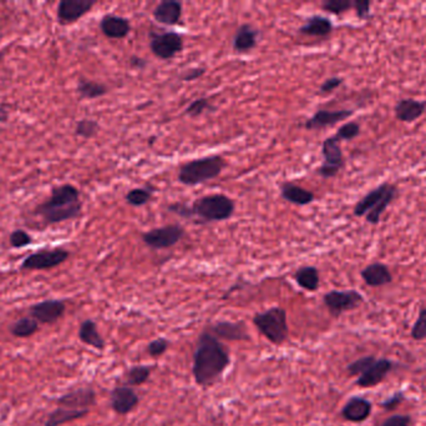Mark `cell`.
Listing matches in <instances>:
<instances>
[{
  "label": "cell",
  "instance_id": "1",
  "mask_svg": "<svg viewBox=\"0 0 426 426\" xmlns=\"http://www.w3.org/2000/svg\"><path fill=\"white\" fill-rule=\"evenodd\" d=\"M230 354L215 335L202 333L194 353L192 375L200 387L215 383L230 365Z\"/></svg>",
  "mask_w": 426,
  "mask_h": 426
},
{
  "label": "cell",
  "instance_id": "2",
  "mask_svg": "<svg viewBox=\"0 0 426 426\" xmlns=\"http://www.w3.org/2000/svg\"><path fill=\"white\" fill-rule=\"evenodd\" d=\"M82 202L80 192L71 184L54 186L50 197L39 204L34 214L43 219L44 224L54 225L80 217Z\"/></svg>",
  "mask_w": 426,
  "mask_h": 426
},
{
  "label": "cell",
  "instance_id": "3",
  "mask_svg": "<svg viewBox=\"0 0 426 426\" xmlns=\"http://www.w3.org/2000/svg\"><path fill=\"white\" fill-rule=\"evenodd\" d=\"M236 204L225 194H212L197 199L189 207L182 202H175L168 205V210L184 219H199L201 223L223 221L234 214Z\"/></svg>",
  "mask_w": 426,
  "mask_h": 426
},
{
  "label": "cell",
  "instance_id": "4",
  "mask_svg": "<svg viewBox=\"0 0 426 426\" xmlns=\"http://www.w3.org/2000/svg\"><path fill=\"white\" fill-rule=\"evenodd\" d=\"M398 194L396 186L384 183L368 193L354 207L356 217L367 215L369 224L378 225L385 209L388 208Z\"/></svg>",
  "mask_w": 426,
  "mask_h": 426
},
{
  "label": "cell",
  "instance_id": "5",
  "mask_svg": "<svg viewBox=\"0 0 426 426\" xmlns=\"http://www.w3.org/2000/svg\"><path fill=\"white\" fill-rule=\"evenodd\" d=\"M226 162L218 155L194 159L182 165L178 171V181L184 185L194 186L216 179L225 169Z\"/></svg>",
  "mask_w": 426,
  "mask_h": 426
},
{
  "label": "cell",
  "instance_id": "6",
  "mask_svg": "<svg viewBox=\"0 0 426 426\" xmlns=\"http://www.w3.org/2000/svg\"><path fill=\"white\" fill-rule=\"evenodd\" d=\"M391 369V361L375 359L374 356H364L348 365V372L351 375H359L356 379V385L361 388H372L382 383Z\"/></svg>",
  "mask_w": 426,
  "mask_h": 426
},
{
  "label": "cell",
  "instance_id": "7",
  "mask_svg": "<svg viewBox=\"0 0 426 426\" xmlns=\"http://www.w3.org/2000/svg\"><path fill=\"white\" fill-rule=\"evenodd\" d=\"M253 324L270 343L281 345L288 338L287 312L283 308L275 306L263 312L256 314Z\"/></svg>",
  "mask_w": 426,
  "mask_h": 426
},
{
  "label": "cell",
  "instance_id": "8",
  "mask_svg": "<svg viewBox=\"0 0 426 426\" xmlns=\"http://www.w3.org/2000/svg\"><path fill=\"white\" fill-rule=\"evenodd\" d=\"M70 257V252L64 248H53V249H42L37 252H32L23 260L20 269L22 270H49L64 264Z\"/></svg>",
  "mask_w": 426,
  "mask_h": 426
},
{
  "label": "cell",
  "instance_id": "9",
  "mask_svg": "<svg viewBox=\"0 0 426 426\" xmlns=\"http://www.w3.org/2000/svg\"><path fill=\"white\" fill-rule=\"evenodd\" d=\"M184 229L178 224L166 225L161 228L149 230L142 234V241L155 250L168 249L176 245L184 238Z\"/></svg>",
  "mask_w": 426,
  "mask_h": 426
},
{
  "label": "cell",
  "instance_id": "10",
  "mask_svg": "<svg viewBox=\"0 0 426 426\" xmlns=\"http://www.w3.org/2000/svg\"><path fill=\"white\" fill-rule=\"evenodd\" d=\"M324 163L319 166L318 174L324 179L334 178L344 166V155L340 148V140L338 138H327L322 147Z\"/></svg>",
  "mask_w": 426,
  "mask_h": 426
},
{
  "label": "cell",
  "instance_id": "11",
  "mask_svg": "<svg viewBox=\"0 0 426 426\" xmlns=\"http://www.w3.org/2000/svg\"><path fill=\"white\" fill-rule=\"evenodd\" d=\"M184 48V40L175 32L150 34V49L152 54L162 61L173 59Z\"/></svg>",
  "mask_w": 426,
  "mask_h": 426
},
{
  "label": "cell",
  "instance_id": "12",
  "mask_svg": "<svg viewBox=\"0 0 426 426\" xmlns=\"http://www.w3.org/2000/svg\"><path fill=\"white\" fill-rule=\"evenodd\" d=\"M323 301L332 315L339 317L343 312L356 309L362 304L364 299L362 294L356 290H346V291L333 290L324 296Z\"/></svg>",
  "mask_w": 426,
  "mask_h": 426
},
{
  "label": "cell",
  "instance_id": "13",
  "mask_svg": "<svg viewBox=\"0 0 426 426\" xmlns=\"http://www.w3.org/2000/svg\"><path fill=\"white\" fill-rule=\"evenodd\" d=\"M95 6L94 0H61L56 9L60 25H71L87 16Z\"/></svg>",
  "mask_w": 426,
  "mask_h": 426
},
{
  "label": "cell",
  "instance_id": "14",
  "mask_svg": "<svg viewBox=\"0 0 426 426\" xmlns=\"http://www.w3.org/2000/svg\"><path fill=\"white\" fill-rule=\"evenodd\" d=\"M65 310H66V305L64 301L59 299H49L30 306L29 317L35 319L39 324L53 325L63 317Z\"/></svg>",
  "mask_w": 426,
  "mask_h": 426
},
{
  "label": "cell",
  "instance_id": "15",
  "mask_svg": "<svg viewBox=\"0 0 426 426\" xmlns=\"http://www.w3.org/2000/svg\"><path fill=\"white\" fill-rule=\"evenodd\" d=\"M58 406L66 409L90 410L96 404V393L92 388H81L64 394L58 399Z\"/></svg>",
  "mask_w": 426,
  "mask_h": 426
},
{
  "label": "cell",
  "instance_id": "16",
  "mask_svg": "<svg viewBox=\"0 0 426 426\" xmlns=\"http://www.w3.org/2000/svg\"><path fill=\"white\" fill-rule=\"evenodd\" d=\"M139 395L131 387H116L110 395V404L119 415H127L139 404Z\"/></svg>",
  "mask_w": 426,
  "mask_h": 426
},
{
  "label": "cell",
  "instance_id": "17",
  "mask_svg": "<svg viewBox=\"0 0 426 426\" xmlns=\"http://www.w3.org/2000/svg\"><path fill=\"white\" fill-rule=\"evenodd\" d=\"M354 114V110H318L315 114L308 119L306 129L308 130H319L327 126H335L337 123L346 121Z\"/></svg>",
  "mask_w": 426,
  "mask_h": 426
},
{
  "label": "cell",
  "instance_id": "18",
  "mask_svg": "<svg viewBox=\"0 0 426 426\" xmlns=\"http://www.w3.org/2000/svg\"><path fill=\"white\" fill-rule=\"evenodd\" d=\"M212 334L217 339L230 340V341H247L251 339L249 329L243 322H220L213 324L211 328Z\"/></svg>",
  "mask_w": 426,
  "mask_h": 426
},
{
  "label": "cell",
  "instance_id": "19",
  "mask_svg": "<svg viewBox=\"0 0 426 426\" xmlns=\"http://www.w3.org/2000/svg\"><path fill=\"white\" fill-rule=\"evenodd\" d=\"M426 111V102H419L415 99H400L395 104V118L404 123H413L421 118Z\"/></svg>",
  "mask_w": 426,
  "mask_h": 426
},
{
  "label": "cell",
  "instance_id": "20",
  "mask_svg": "<svg viewBox=\"0 0 426 426\" xmlns=\"http://www.w3.org/2000/svg\"><path fill=\"white\" fill-rule=\"evenodd\" d=\"M100 29L110 39H124L131 32V24L126 18L108 14L100 20Z\"/></svg>",
  "mask_w": 426,
  "mask_h": 426
},
{
  "label": "cell",
  "instance_id": "21",
  "mask_svg": "<svg viewBox=\"0 0 426 426\" xmlns=\"http://www.w3.org/2000/svg\"><path fill=\"white\" fill-rule=\"evenodd\" d=\"M372 414V403L364 398H351L342 410V415L351 422H362Z\"/></svg>",
  "mask_w": 426,
  "mask_h": 426
},
{
  "label": "cell",
  "instance_id": "22",
  "mask_svg": "<svg viewBox=\"0 0 426 426\" xmlns=\"http://www.w3.org/2000/svg\"><path fill=\"white\" fill-rule=\"evenodd\" d=\"M182 16V3L176 0L161 1L154 11L156 22L163 25H176Z\"/></svg>",
  "mask_w": 426,
  "mask_h": 426
},
{
  "label": "cell",
  "instance_id": "23",
  "mask_svg": "<svg viewBox=\"0 0 426 426\" xmlns=\"http://www.w3.org/2000/svg\"><path fill=\"white\" fill-rule=\"evenodd\" d=\"M362 278L365 284L372 288L390 284L393 280V275L390 273L388 267L382 262H372L367 268L362 270Z\"/></svg>",
  "mask_w": 426,
  "mask_h": 426
},
{
  "label": "cell",
  "instance_id": "24",
  "mask_svg": "<svg viewBox=\"0 0 426 426\" xmlns=\"http://www.w3.org/2000/svg\"><path fill=\"white\" fill-rule=\"evenodd\" d=\"M258 30L249 24H243L238 28L233 37V49L237 53H247L257 45Z\"/></svg>",
  "mask_w": 426,
  "mask_h": 426
},
{
  "label": "cell",
  "instance_id": "25",
  "mask_svg": "<svg viewBox=\"0 0 426 426\" xmlns=\"http://www.w3.org/2000/svg\"><path fill=\"white\" fill-rule=\"evenodd\" d=\"M90 413V410H75V409H66V408H61L58 406L54 411H51L49 414L45 424L44 426H61L71 421L79 420L85 418Z\"/></svg>",
  "mask_w": 426,
  "mask_h": 426
},
{
  "label": "cell",
  "instance_id": "26",
  "mask_svg": "<svg viewBox=\"0 0 426 426\" xmlns=\"http://www.w3.org/2000/svg\"><path fill=\"white\" fill-rule=\"evenodd\" d=\"M282 197H284L287 202L296 204V205H308L314 202V194L304 189L302 186L296 185L293 183H284L281 186Z\"/></svg>",
  "mask_w": 426,
  "mask_h": 426
},
{
  "label": "cell",
  "instance_id": "27",
  "mask_svg": "<svg viewBox=\"0 0 426 426\" xmlns=\"http://www.w3.org/2000/svg\"><path fill=\"white\" fill-rule=\"evenodd\" d=\"M299 32L306 34V35H309V37L323 38V37H327L333 32V24L328 18L315 16V17L307 19V22L301 27Z\"/></svg>",
  "mask_w": 426,
  "mask_h": 426
},
{
  "label": "cell",
  "instance_id": "28",
  "mask_svg": "<svg viewBox=\"0 0 426 426\" xmlns=\"http://www.w3.org/2000/svg\"><path fill=\"white\" fill-rule=\"evenodd\" d=\"M79 339L84 344L90 345L97 350H103L105 348V340L97 330L96 322H92L90 319L81 322L79 328Z\"/></svg>",
  "mask_w": 426,
  "mask_h": 426
},
{
  "label": "cell",
  "instance_id": "29",
  "mask_svg": "<svg viewBox=\"0 0 426 426\" xmlns=\"http://www.w3.org/2000/svg\"><path fill=\"white\" fill-rule=\"evenodd\" d=\"M76 90L81 99H89V100L101 98L108 92L106 85H104L101 83L94 82L90 79H85V78H81L80 80L77 82Z\"/></svg>",
  "mask_w": 426,
  "mask_h": 426
},
{
  "label": "cell",
  "instance_id": "30",
  "mask_svg": "<svg viewBox=\"0 0 426 426\" xmlns=\"http://www.w3.org/2000/svg\"><path fill=\"white\" fill-rule=\"evenodd\" d=\"M294 280L303 289L314 291L319 288L318 269L314 268V267H303V268L298 269L294 274Z\"/></svg>",
  "mask_w": 426,
  "mask_h": 426
},
{
  "label": "cell",
  "instance_id": "31",
  "mask_svg": "<svg viewBox=\"0 0 426 426\" xmlns=\"http://www.w3.org/2000/svg\"><path fill=\"white\" fill-rule=\"evenodd\" d=\"M39 329H40L39 322L35 319H32V317H20L11 325V333L15 338L25 339V338H30L34 334L38 333Z\"/></svg>",
  "mask_w": 426,
  "mask_h": 426
},
{
  "label": "cell",
  "instance_id": "32",
  "mask_svg": "<svg viewBox=\"0 0 426 426\" xmlns=\"http://www.w3.org/2000/svg\"><path fill=\"white\" fill-rule=\"evenodd\" d=\"M151 370L150 366H132L126 374V384L131 385V387H140L150 379Z\"/></svg>",
  "mask_w": 426,
  "mask_h": 426
},
{
  "label": "cell",
  "instance_id": "33",
  "mask_svg": "<svg viewBox=\"0 0 426 426\" xmlns=\"http://www.w3.org/2000/svg\"><path fill=\"white\" fill-rule=\"evenodd\" d=\"M152 190L151 189H146V188H135L132 190H130L126 194V202L132 207H142L146 205L147 202L151 200Z\"/></svg>",
  "mask_w": 426,
  "mask_h": 426
},
{
  "label": "cell",
  "instance_id": "34",
  "mask_svg": "<svg viewBox=\"0 0 426 426\" xmlns=\"http://www.w3.org/2000/svg\"><path fill=\"white\" fill-rule=\"evenodd\" d=\"M99 131V123L92 119H81L76 123V137L84 138V139H92L95 137Z\"/></svg>",
  "mask_w": 426,
  "mask_h": 426
},
{
  "label": "cell",
  "instance_id": "35",
  "mask_svg": "<svg viewBox=\"0 0 426 426\" xmlns=\"http://www.w3.org/2000/svg\"><path fill=\"white\" fill-rule=\"evenodd\" d=\"M323 11L332 13L334 16H340L343 13L349 11L353 8V1H346V0H327L322 3Z\"/></svg>",
  "mask_w": 426,
  "mask_h": 426
},
{
  "label": "cell",
  "instance_id": "36",
  "mask_svg": "<svg viewBox=\"0 0 426 426\" xmlns=\"http://www.w3.org/2000/svg\"><path fill=\"white\" fill-rule=\"evenodd\" d=\"M9 243H11V248L22 249V248H25V246L32 244V235L27 233L25 230H14V231H11V236H9Z\"/></svg>",
  "mask_w": 426,
  "mask_h": 426
},
{
  "label": "cell",
  "instance_id": "37",
  "mask_svg": "<svg viewBox=\"0 0 426 426\" xmlns=\"http://www.w3.org/2000/svg\"><path fill=\"white\" fill-rule=\"evenodd\" d=\"M212 109H213V107L211 104L208 99L200 98L192 102V103L186 108V111H184V113L189 115V116H192V118H196V116H200V115L203 114L207 110Z\"/></svg>",
  "mask_w": 426,
  "mask_h": 426
},
{
  "label": "cell",
  "instance_id": "38",
  "mask_svg": "<svg viewBox=\"0 0 426 426\" xmlns=\"http://www.w3.org/2000/svg\"><path fill=\"white\" fill-rule=\"evenodd\" d=\"M361 133V126L356 121H349L344 126L339 128V130L337 131L335 137L342 140H351L354 138L358 137Z\"/></svg>",
  "mask_w": 426,
  "mask_h": 426
},
{
  "label": "cell",
  "instance_id": "39",
  "mask_svg": "<svg viewBox=\"0 0 426 426\" xmlns=\"http://www.w3.org/2000/svg\"><path fill=\"white\" fill-rule=\"evenodd\" d=\"M411 336L415 340L426 339V309H421L419 312L415 325L411 330Z\"/></svg>",
  "mask_w": 426,
  "mask_h": 426
},
{
  "label": "cell",
  "instance_id": "40",
  "mask_svg": "<svg viewBox=\"0 0 426 426\" xmlns=\"http://www.w3.org/2000/svg\"><path fill=\"white\" fill-rule=\"evenodd\" d=\"M168 345H170V343L166 339L160 338V339L154 340L150 344L147 345V354L152 356V358H158V356L163 355L168 351Z\"/></svg>",
  "mask_w": 426,
  "mask_h": 426
},
{
  "label": "cell",
  "instance_id": "41",
  "mask_svg": "<svg viewBox=\"0 0 426 426\" xmlns=\"http://www.w3.org/2000/svg\"><path fill=\"white\" fill-rule=\"evenodd\" d=\"M370 1H353V8L356 9V16L363 20L370 17Z\"/></svg>",
  "mask_w": 426,
  "mask_h": 426
},
{
  "label": "cell",
  "instance_id": "42",
  "mask_svg": "<svg viewBox=\"0 0 426 426\" xmlns=\"http://www.w3.org/2000/svg\"><path fill=\"white\" fill-rule=\"evenodd\" d=\"M411 416L393 415L384 420L382 426H411Z\"/></svg>",
  "mask_w": 426,
  "mask_h": 426
},
{
  "label": "cell",
  "instance_id": "43",
  "mask_svg": "<svg viewBox=\"0 0 426 426\" xmlns=\"http://www.w3.org/2000/svg\"><path fill=\"white\" fill-rule=\"evenodd\" d=\"M343 84L342 78H330L320 85V93L328 94L334 92L337 87H339Z\"/></svg>",
  "mask_w": 426,
  "mask_h": 426
},
{
  "label": "cell",
  "instance_id": "44",
  "mask_svg": "<svg viewBox=\"0 0 426 426\" xmlns=\"http://www.w3.org/2000/svg\"><path fill=\"white\" fill-rule=\"evenodd\" d=\"M203 74H205V69L203 68H194V69H189V71L184 73V75H182V80H184V82H192V80H196V79L202 77Z\"/></svg>",
  "mask_w": 426,
  "mask_h": 426
},
{
  "label": "cell",
  "instance_id": "45",
  "mask_svg": "<svg viewBox=\"0 0 426 426\" xmlns=\"http://www.w3.org/2000/svg\"><path fill=\"white\" fill-rule=\"evenodd\" d=\"M404 400V396H403V394H394L391 398H389V399L383 401V404L382 406L385 408V409H393L395 408L396 405L400 404V401H403Z\"/></svg>",
  "mask_w": 426,
  "mask_h": 426
},
{
  "label": "cell",
  "instance_id": "46",
  "mask_svg": "<svg viewBox=\"0 0 426 426\" xmlns=\"http://www.w3.org/2000/svg\"><path fill=\"white\" fill-rule=\"evenodd\" d=\"M130 66H132L134 69L142 71V69H145L147 63H146L145 59H142L140 56H131V59H130Z\"/></svg>",
  "mask_w": 426,
  "mask_h": 426
},
{
  "label": "cell",
  "instance_id": "47",
  "mask_svg": "<svg viewBox=\"0 0 426 426\" xmlns=\"http://www.w3.org/2000/svg\"><path fill=\"white\" fill-rule=\"evenodd\" d=\"M9 119V111L6 107H0V123H6Z\"/></svg>",
  "mask_w": 426,
  "mask_h": 426
},
{
  "label": "cell",
  "instance_id": "48",
  "mask_svg": "<svg viewBox=\"0 0 426 426\" xmlns=\"http://www.w3.org/2000/svg\"><path fill=\"white\" fill-rule=\"evenodd\" d=\"M4 54H6V51H4V50H0V61H1V59H3Z\"/></svg>",
  "mask_w": 426,
  "mask_h": 426
}]
</instances>
